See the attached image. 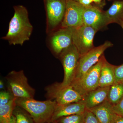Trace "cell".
<instances>
[{"label": "cell", "instance_id": "obj_1", "mask_svg": "<svg viewBox=\"0 0 123 123\" xmlns=\"http://www.w3.org/2000/svg\"><path fill=\"white\" fill-rule=\"evenodd\" d=\"M14 13L9 23L8 32L1 39L10 45L22 46L30 40L33 30L26 7L22 5L14 6Z\"/></svg>", "mask_w": 123, "mask_h": 123}, {"label": "cell", "instance_id": "obj_2", "mask_svg": "<svg viewBox=\"0 0 123 123\" xmlns=\"http://www.w3.org/2000/svg\"><path fill=\"white\" fill-rule=\"evenodd\" d=\"M15 103L30 114L35 123H50L57 105L53 100L40 101L34 98H16Z\"/></svg>", "mask_w": 123, "mask_h": 123}, {"label": "cell", "instance_id": "obj_3", "mask_svg": "<svg viewBox=\"0 0 123 123\" xmlns=\"http://www.w3.org/2000/svg\"><path fill=\"white\" fill-rule=\"evenodd\" d=\"M6 78L8 90L15 98H34L35 89L29 85L23 70H12Z\"/></svg>", "mask_w": 123, "mask_h": 123}, {"label": "cell", "instance_id": "obj_4", "mask_svg": "<svg viewBox=\"0 0 123 123\" xmlns=\"http://www.w3.org/2000/svg\"><path fill=\"white\" fill-rule=\"evenodd\" d=\"M47 99L53 100L57 105H63L81 102L84 97L70 85L62 86L61 83H54L45 88Z\"/></svg>", "mask_w": 123, "mask_h": 123}, {"label": "cell", "instance_id": "obj_5", "mask_svg": "<svg viewBox=\"0 0 123 123\" xmlns=\"http://www.w3.org/2000/svg\"><path fill=\"white\" fill-rule=\"evenodd\" d=\"M46 14L47 35L61 27L65 13L66 0H43Z\"/></svg>", "mask_w": 123, "mask_h": 123}, {"label": "cell", "instance_id": "obj_6", "mask_svg": "<svg viewBox=\"0 0 123 123\" xmlns=\"http://www.w3.org/2000/svg\"><path fill=\"white\" fill-rule=\"evenodd\" d=\"M105 59L104 55H103L99 61L92 66L81 79L73 82L71 84L83 97L89 92L99 87L101 68Z\"/></svg>", "mask_w": 123, "mask_h": 123}, {"label": "cell", "instance_id": "obj_7", "mask_svg": "<svg viewBox=\"0 0 123 123\" xmlns=\"http://www.w3.org/2000/svg\"><path fill=\"white\" fill-rule=\"evenodd\" d=\"M73 28L60 27L47 35L46 43L49 49L56 57L73 44Z\"/></svg>", "mask_w": 123, "mask_h": 123}, {"label": "cell", "instance_id": "obj_8", "mask_svg": "<svg viewBox=\"0 0 123 123\" xmlns=\"http://www.w3.org/2000/svg\"><path fill=\"white\" fill-rule=\"evenodd\" d=\"M80 57L78 51L73 44L63 51L59 58L63 65L64 72L62 86L70 85L75 78L78 62Z\"/></svg>", "mask_w": 123, "mask_h": 123}, {"label": "cell", "instance_id": "obj_9", "mask_svg": "<svg viewBox=\"0 0 123 123\" xmlns=\"http://www.w3.org/2000/svg\"><path fill=\"white\" fill-rule=\"evenodd\" d=\"M112 46L113 44L111 42L106 41L103 44L94 48L86 54L80 56L75 78L73 82L81 79L86 73L99 61L104 52Z\"/></svg>", "mask_w": 123, "mask_h": 123}, {"label": "cell", "instance_id": "obj_10", "mask_svg": "<svg viewBox=\"0 0 123 123\" xmlns=\"http://www.w3.org/2000/svg\"><path fill=\"white\" fill-rule=\"evenodd\" d=\"M98 31L92 27L83 25L73 28V44L76 47L80 56L94 48L93 39Z\"/></svg>", "mask_w": 123, "mask_h": 123}, {"label": "cell", "instance_id": "obj_11", "mask_svg": "<svg viewBox=\"0 0 123 123\" xmlns=\"http://www.w3.org/2000/svg\"><path fill=\"white\" fill-rule=\"evenodd\" d=\"M84 8L77 1L66 0L65 13L61 27L76 28L84 25Z\"/></svg>", "mask_w": 123, "mask_h": 123}, {"label": "cell", "instance_id": "obj_12", "mask_svg": "<svg viewBox=\"0 0 123 123\" xmlns=\"http://www.w3.org/2000/svg\"><path fill=\"white\" fill-rule=\"evenodd\" d=\"M84 25L92 27L98 31L110 24L105 12L93 6L84 8Z\"/></svg>", "mask_w": 123, "mask_h": 123}, {"label": "cell", "instance_id": "obj_13", "mask_svg": "<svg viewBox=\"0 0 123 123\" xmlns=\"http://www.w3.org/2000/svg\"><path fill=\"white\" fill-rule=\"evenodd\" d=\"M86 109L85 104L83 101L65 105L57 104L51 122L57 121L59 119L64 117L83 114Z\"/></svg>", "mask_w": 123, "mask_h": 123}, {"label": "cell", "instance_id": "obj_14", "mask_svg": "<svg viewBox=\"0 0 123 123\" xmlns=\"http://www.w3.org/2000/svg\"><path fill=\"white\" fill-rule=\"evenodd\" d=\"M110 87H98L85 95L83 101L86 109L90 110L107 100Z\"/></svg>", "mask_w": 123, "mask_h": 123}, {"label": "cell", "instance_id": "obj_15", "mask_svg": "<svg viewBox=\"0 0 123 123\" xmlns=\"http://www.w3.org/2000/svg\"><path fill=\"white\" fill-rule=\"evenodd\" d=\"M89 110L101 123H114L119 116L114 111L113 106L107 100Z\"/></svg>", "mask_w": 123, "mask_h": 123}, {"label": "cell", "instance_id": "obj_16", "mask_svg": "<svg viewBox=\"0 0 123 123\" xmlns=\"http://www.w3.org/2000/svg\"><path fill=\"white\" fill-rule=\"evenodd\" d=\"M115 66L104 60L100 73L99 87H108L115 82Z\"/></svg>", "mask_w": 123, "mask_h": 123}, {"label": "cell", "instance_id": "obj_17", "mask_svg": "<svg viewBox=\"0 0 123 123\" xmlns=\"http://www.w3.org/2000/svg\"><path fill=\"white\" fill-rule=\"evenodd\" d=\"M105 13L110 23L120 25L123 21V0L114 1Z\"/></svg>", "mask_w": 123, "mask_h": 123}, {"label": "cell", "instance_id": "obj_18", "mask_svg": "<svg viewBox=\"0 0 123 123\" xmlns=\"http://www.w3.org/2000/svg\"><path fill=\"white\" fill-rule=\"evenodd\" d=\"M123 98V83H115L110 86L107 100L112 106L118 103Z\"/></svg>", "mask_w": 123, "mask_h": 123}, {"label": "cell", "instance_id": "obj_19", "mask_svg": "<svg viewBox=\"0 0 123 123\" xmlns=\"http://www.w3.org/2000/svg\"><path fill=\"white\" fill-rule=\"evenodd\" d=\"M14 98L5 105L0 106V123H9L14 108L17 105Z\"/></svg>", "mask_w": 123, "mask_h": 123}, {"label": "cell", "instance_id": "obj_20", "mask_svg": "<svg viewBox=\"0 0 123 123\" xmlns=\"http://www.w3.org/2000/svg\"><path fill=\"white\" fill-rule=\"evenodd\" d=\"M13 115L15 118V123H35L30 114L19 106L16 105L14 108Z\"/></svg>", "mask_w": 123, "mask_h": 123}, {"label": "cell", "instance_id": "obj_21", "mask_svg": "<svg viewBox=\"0 0 123 123\" xmlns=\"http://www.w3.org/2000/svg\"><path fill=\"white\" fill-rule=\"evenodd\" d=\"M84 119V113H83L62 117L56 122L58 123H83Z\"/></svg>", "mask_w": 123, "mask_h": 123}, {"label": "cell", "instance_id": "obj_22", "mask_svg": "<svg viewBox=\"0 0 123 123\" xmlns=\"http://www.w3.org/2000/svg\"><path fill=\"white\" fill-rule=\"evenodd\" d=\"M14 98L9 91H2L0 92V106L6 105Z\"/></svg>", "mask_w": 123, "mask_h": 123}, {"label": "cell", "instance_id": "obj_23", "mask_svg": "<svg viewBox=\"0 0 123 123\" xmlns=\"http://www.w3.org/2000/svg\"><path fill=\"white\" fill-rule=\"evenodd\" d=\"M83 123H101L93 112L90 110L86 109L84 113Z\"/></svg>", "mask_w": 123, "mask_h": 123}, {"label": "cell", "instance_id": "obj_24", "mask_svg": "<svg viewBox=\"0 0 123 123\" xmlns=\"http://www.w3.org/2000/svg\"><path fill=\"white\" fill-rule=\"evenodd\" d=\"M115 83H123V64L120 66H115Z\"/></svg>", "mask_w": 123, "mask_h": 123}, {"label": "cell", "instance_id": "obj_25", "mask_svg": "<svg viewBox=\"0 0 123 123\" xmlns=\"http://www.w3.org/2000/svg\"><path fill=\"white\" fill-rule=\"evenodd\" d=\"M113 108L117 114L123 117V98L118 103L113 106Z\"/></svg>", "mask_w": 123, "mask_h": 123}, {"label": "cell", "instance_id": "obj_26", "mask_svg": "<svg viewBox=\"0 0 123 123\" xmlns=\"http://www.w3.org/2000/svg\"><path fill=\"white\" fill-rule=\"evenodd\" d=\"M78 2L85 7H90L92 6L91 4L93 2L92 0H78Z\"/></svg>", "mask_w": 123, "mask_h": 123}, {"label": "cell", "instance_id": "obj_27", "mask_svg": "<svg viewBox=\"0 0 123 123\" xmlns=\"http://www.w3.org/2000/svg\"><path fill=\"white\" fill-rule=\"evenodd\" d=\"M114 123H123V117L119 116Z\"/></svg>", "mask_w": 123, "mask_h": 123}, {"label": "cell", "instance_id": "obj_28", "mask_svg": "<svg viewBox=\"0 0 123 123\" xmlns=\"http://www.w3.org/2000/svg\"><path fill=\"white\" fill-rule=\"evenodd\" d=\"M5 88V85L4 84V82L2 80H0V90L4 89Z\"/></svg>", "mask_w": 123, "mask_h": 123}, {"label": "cell", "instance_id": "obj_29", "mask_svg": "<svg viewBox=\"0 0 123 123\" xmlns=\"http://www.w3.org/2000/svg\"><path fill=\"white\" fill-rule=\"evenodd\" d=\"M9 123H15V118L13 115L11 117L10 122Z\"/></svg>", "mask_w": 123, "mask_h": 123}, {"label": "cell", "instance_id": "obj_30", "mask_svg": "<svg viewBox=\"0 0 123 123\" xmlns=\"http://www.w3.org/2000/svg\"><path fill=\"white\" fill-rule=\"evenodd\" d=\"M93 0V2L98 4V3H100L103 0Z\"/></svg>", "mask_w": 123, "mask_h": 123}, {"label": "cell", "instance_id": "obj_31", "mask_svg": "<svg viewBox=\"0 0 123 123\" xmlns=\"http://www.w3.org/2000/svg\"><path fill=\"white\" fill-rule=\"evenodd\" d=\"M120 25H121V27H122V28H123V22H122L120 24Z\"/></svg>", "mask_w": 123, "mask_h": 123}, {"label": "cell", "instance_id": "obj_32", "mask_svg": "<svg viewBox=\"0 0 123 123\" xmlns=\"http://www.w3.org/2000/svg\"><path fill=\"white\" fill-rule=\"evenodd\" d=\"M50 123H58L57 122H56V121H55V122H51Z\"/></svg>", "mask_w": 123, "mask_h": 123}, {"label": "cell", "instance_id": "obj_33", "mask_svg": "<svg viewBox=\"0 0 123 123\" xmlns=\"http://www.w3.org/2000/svg\"><path fill=\"white\" fill-rule=\"evenodd\" d=\"M73 0L75 1H77L78 0Z\"/></svg>", "mask_w": 123, "mask_h": 123}, {"label": "cell", "instance_id": "obj_34", "mask_svg": "<svg viewBox=\"0 0 123 123\" xmlns=\"http://www.w3.org/2000/svg\"></svg>", "mask_w": 123, "mask_h": 123}]
</instances>
